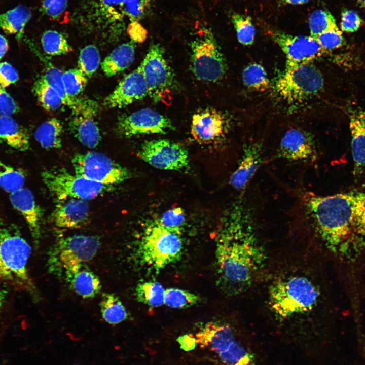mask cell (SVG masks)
Wrapping results in <instances>:
<instances>
[{
    "instance_id": "1",
    "label": "cell",
    "mask_w": 365,
    "mask_h": 365,
    "mask_svg": "<svg viewBox=\"0 0 365 365\" xmlns=\"http://www.w3.org/2000/svg\"><path fill=\"white\" fill-rule=\"evenodd\" d=\"M303 203L327 249L345 262L365 251V190L327 196L303 194Z\"/></svg>"
},
{
    "instance_id": "2",
    "label": "cell",
    "mask_w": 365,
    "mask_h": 365,
    "mask_svg": "<svg viewBox=\"0 0 365 365\" xmlns=\"http://www.w3.org/2000/svg\"><path fill=\"white\" fill-rule=\"evenodd\" d=\"M242 200L235 205L227 218L215 250L219 283L230 295L245 290L265 260L250 212Z\"/></svg>"
},
{
    "instance_id": "3",
    "label": "cell",
    "mask_w": 365,
    "mask_h": 365,
    "mask_svg": "<svg viewBox=\"0 0 365 365\" xmlns=\"http://www.w3.org/2000/svg\"><path fill=\"white\" fill-rule=\"evenodd\" d=\"M31 252L18 227L0 220V282L38 302L40 295L28 268Z\"/></svg>"
},
{
    "instance_id": "4",
    "label": "cell",
    "mask_w": 365,
    "mask_h": 365,
    "mask_svg": "<svg viewBox=\"0 0 365 365\" xmlns=\"http://www.w3.org/2000/svg\"><path fill=\"white\" fill-rule=\"evenodd\" d=\"M268 296L272 312L285 319L311 310L318 301L319 291L308 278L293 276L272 283Z\"/></svg>"
},
{
    "instance_id": "5",
    "label": "cell",
    "mask_w": 365,
    "mask_h": 365,
    "mask_svg": "<svg viewBox=\"0 0 365 365\" xmlns=\"http://www.w3.org/2000/svg\"><path fill=\"white\" fill-rule=\"evenodd\" d=\"M195 337L197 345L215 353L225 365H255L253 355L236 340L228 324L207 322Z\"/></svg>"
},
{
    "instance_id": "6",
    "label": "cell",
    "mask_w": 365,
    "mask_h": 365,
    "mask_svg": "<svg viewBox=\"0 0 365 365\" xmlns=\"http://www.w3.org/2000/svg\"><path fill=\"white\" fill-rule=\"evenodd\" d=\"M180 233L165 228L158 221L149 227L139 246L143 263L158 272L177 260L182 248Z\"/></svg>"
},
{
    "instance_id": "7",
    "label": "cell",
    "mask_w": 365,
    "mask_h": 365,
    "mask_svg": "<svg viewBox=\"0 0 365 365\" xmlns=\"http://www.w3.org/2000/svg\"><path fill=\"white\" fill-rule=\"evenodd\" d=\"M100 245L97 236L74 235L60 238L49 253V272L63 275L67 270L91 260Z\"/></svg>"
},
{
    "instance_id": "8",
    "label": "cell",
    "mask_w": 365,
    "mask_h": 365,
    "mask_svg": "<svg viewBox=\"0 0 365 365\" xmlns=\"http://www.w3.org/2000/svg\"><path fill=\"white\" fill-rule=\"evenodd\" d=\"M191 48V69L196 78L206 82L223 79L227 64L213 34L203 29L193 40Z\"/></svg>"
},
{
    "instance_id": "9",
    "label": "cell",
    "mask_w": 365,
    "mask_h": 365,
    "mask_svg": "<svg viewBox=\"0 0 365 365\" xmlns=\"http://www.w3.org/2000/svg\"><path fill=\"white\" fill-rule=\"evenodd\" d=\"M320 71L312 63L286 67L278 78L275 89L278 95L288 102H300L319 93L323 88Z\"/></svg>"
},
{
    "instance_id": "10",
    "label": "cell",
    "mask_w": 365,
    "mask_h": 365,
    "mask_svg": "<svg viewBox=\"0 0 365 365\" xmlns=\"http://www.w3.org/2000/svg\"><path fill=\"white\" fill-rule=\"evenodd\" d=\"M164 53L159 44H151L140 66L150 98L156 103L169 105L172 98L174 77Z\"/></svg>"
},
{
    "instance_id": "11",
    "label": "cell",
    "mask_w": 365,
    "mask_h": 365,
    "mask_svg": "<svg viewBox=\"0 0 365 365\" xmlns=\"http://www.w3.org/2000/svg\"><path fill=\"white\" fill-rule=\"evenodd\" d=\"M41 175L57 201L69 198L92 199L110 191L113 187L73 174L64 169L45 170Z\"/></svg>"
},
{
    "instance_id": "12",
    "label": "cell",
    "mask_w": 365,
    "mask_h": 365,
    "mask_svg": "<svg viewBox=\"0 0 365 365\" xmlns=\"http://www.w3.org/2000/svg\"><path fill=\"white\" fill-rule=\"evenodd\" d=\"M75 173L95 182L112 186L131 176L130 171L102 153H76L71 159Z\"/></svg>"
},
{
    "instance_id": "13",
    "label": "cell",
    "mask_w": 365,
    "mask_h": 365,
    "mask_svg": "<svg viewBox=\"0 0 365 365\" xmlns=\"http://www.w3.org/2000/svg\"><path fill=\"white\" fill-rule=\"evenodd\" d=\"M138 156L151 166L160 170H180L189 166V155L181 144L167 139L147 141Z\"/></svg>"
},
{
    "instance_id": "14",
    "label": "cell",
    "mask_w": 365,
    "mask_h": 365,
    "mask_svg": "<svg viewBox=\"0 0 365 365\" xmlns=\"http://www.w3.org/2000/svg\"><path fill=\"white\" fill-rule=\"evenodd\" d=\"M269 33L285 55L286 67L312 63L327 52L310 35H293L277 30H271Z\"/></svg>"
},
{
    "instance_id": "15",
    "label": "cell",
    "mask_w": 365,
    "mask_h": 365,
    "mask_svg": "<svg viewBox=\"0 0 365 365\" xmlns=\"http://www.w3.org/2000/svg\"><path fill=\"white\" fill-rule=\"evenodd\" d=\"M120 134L125 137L139 134H165L174 129L170 120L151 108H143L120 118Z\"/></svg>"
},
{
    "instance_id": "16",
    "label": "cell",
    "mask_w": 365,
    "mask_h": 365,
    "mask_svg": "<svg viewBox=\"0 0 365 365\" xmlns=\"http://www.w3.org/2000/svg\"><path fill=\"white\" fill-rule=\"evenodd\" d=\"M97 110L94 102L78 99L69 123L74 136L83 145L90 149L97 147L101 140L99 128L94 118Z\"/></svg>"
},
{
    "instance_id": "17",
    "label": "cell",
    "mask_w": 365,
    "mask_h": 365,
    "mask_svg": "<svg viewBox=\"0 0 365 365\" xmlns=\"http://www.w3.org/2000/svg\"><path fill=\"white\" fill-rule=\"evenodd\" d=\"M277 156L290 161H314L317 152L313 138L304 130L290 129L281 139Z\"/></svg>"
},
{
    "instance_id": "18",
    "label": "cell",
    "mask_w": 365,
    "mask_h": 365,
    "mask_svg": "<svg viewBox=\"0 0 365 365\" xmlns=\"http://www.w3.org/2000/svg\"><path fill=\"white\" fill-rule=\"evenodd\" d=\"M226 125V120L222 114L214 109L207 108L193 115L191 134L199 144H213L224 137Z\"/></svg>"
},
{
    "instance_id": "19",
    "label": "cell",
    "mask_w": 365,
    "mask_h": 365,
    "mask_svg": "<svg viewBox=\"0 0 365 365\" xmlns=\"http://www.w3.org/2000/svg\"><path fill=\"white\" fill-rule=\"evenodd\" d=\"M148 95L147 86L140 66L126 76L104 100L108 108H121Z\"/></svg>"
},
{
    "instance_id": "20",
    "label": "cell",
    "mask_w": 365,
    "mask_h": 365,
    "mask_svg": "<svg viewBox=\"0 0 365 365\" xmlns=\"http://www.w3.org/2000/svg\"><path fill=\"white\" fill-rule=\"evenodd\" d=\"M151 0H99L97 12L108 23L119 22L125 17L138 21L147 12Z\"/></svg>"
},
{
    "instance_id": "21",
    "label": "cell",
    "mask_w": 365,
    "mask_h": 365,
    "mask_svg": "<svg viewBox=\"0 0 365 365\" xmlns=\"http://www.w3.org/2000/svg\"><path fill=\"white\" fill-rule=\"evenodd\" d=\"M9 200L15 209L24 218L34 244L39 245L41 235L42 212L31 191L27 188L9 194Z\"/></svg>"
},
{
    "instance_id": "22",
    "label": "cell",
    "mask_w": 365,
    "mask_h": 365,
    "mask_svg": "<svg viewBox=\"0 0 365 365\" xmlns=\"http://www.w3.org/2000/svg\"><path fill=\"white\" fill-rule=\"evenodd\" d=\"M89 206L87 200L69 198L58 201L51 215L57 227L74 229L81 228L89 221Z\"/></svg>"
},
{
    "instance_id": "23",
    "label": "cell",
    "mask_w": 365,
    "mask_h": 365,
    "mask_svg": "<svg viewBox=\"0 0 365 365\" xmlns=\"http://www.w3.org/2000/svg\"><path fill=\"white\" fill-rule=\"evenodd\" d=\"M353 173L359 174L365 167V111L359 107L348 108Z\"/></svg>"
},
{
    "instance_id": "24",
    "label": "cell",
    "mask_w": 365,
    "mask_h": 365,
    "mask_svg": "<svg viewBox=\"0 0 365 365\" xmlns=\"http://www.w3.org/2000/svg\"><path fill=\"white\" fill-rule=\"evenodd\" d=\"M262 145L250 142L244 147L239 164L229 179V183L236 190L245 189L262 163Z\"/></svg>"
},
{
    "instance_id": "25",
    "label": "cell",
    "mask_w": 365,
    "mask_h": 365,
    "mask_svg": "<svg viewBox=\"0 0 365 365\" xmlns=\"http://www.w3.org/2000/svg\"><path fill=\"white\" fill-rule=\"evenodd\" d=\"M63 275L72 290L84 298H93L101 289L99 278L84 263L66 270Z\"/></svg>"
},
{
    "instance_id": "26",
    "label": "cell",
    "mask_w": 365,
    "mask_h": 365,
    "mask_svg": "<svg viewBox=\"0 0 365 365\" xmlns=\"http://www.w3.org/2000/svg\"><path fill=\"white\" fill-rule=\"evenodd\" d=\"M0 144L26 151L30 146L29 134L11 116H0Z\"/></svg>"
},
{
    "instance_id": "27",
    "label": "cell",
    "mask_w": 365,
    "mask_h": 365,
    "mask_svg": "<svg viewBox=\"0 0 365 365\" xmlns=\"http://www.w3.org/2000/svg\"><path fill=\"white\" fill-rule=\"evenodd\" d=\"M135 46L132 42L120 44L109 54L101 63V68L107 77L123 71L133 63Z\"/></svg>"
},
{
    "instance_id": "28",
    "label": "cell",
    "mask_w": 365,
    "mask_h": 365,
    "mask_svg": "<svg viewBox=\"0 0 365 365\" xmlns=\"http://www.w3.org/2000/svg\"><path fill=\"white\" fill-rule=\"evenodd\" d=\"M31 17L30 9L19 5L0 14V28L7 34L16 35L17 39L20 40L23 36L24 28Z\"/></svg>"
},
{
    "instance_id": "29",
    "label": "cell",
    "mask_w": 365,
    "mask_h": 365,
    "mask_svg": "<svg viewBox=\"0 0 365 365\" xmlns=\"http://www.w3.org/2000/svg\"><path fill=\"white\" fill-rule=\"evenodd\" d=\"M62 125L57 119L52 118L40 125L34 133V137L44 149H57L61 147Z\"/></svg>"
},
{
    "instance_id": "30",
    "label": "cell",
    "mask_w": 365,
    "mask_h": 365,
    "mask_svg": "<svg viewBox=\"0 0 365 365\" xmlns=\"http://www.w3.org/2000/svg\"><path fill=\"white\" fill-rule=\"evenodd\" d=\"M100 307L102 318L110 324L120 323L129 316L121 300L113 294H102Z\"/></svg>"
},
{
    "instance_id": "31",
    "label": "cell",
    "mask_w": 365,
    "mask_h": 365,
    "mask_svg": "<svg viewBox=\"0 0 365 365\" xmlns=\"http://www.w3.org/2000/svg\"><path fill=\"white\" fill-rule=\"evenodd\" d=\"M165 289L156 281H147L139 283L135 295L137 300L151 307H158L164 304Z\"/></svg>"
},
{
    "instance_id": "32",
    "label": "cell",
    "mask_w": 365,
    "mask_h": 365,
    "mask_svg": "<svg viewBox=\"0 0 365 365\" xmlns=\"http://www.w3.org/2000/svg\"><path fill=\"white\" fill-rule=\"evenodd\" d=\"M242 78L245 86L255 91H265L271 86L265 69L257 63L247 66L243 70Z\"/></svg>"
},
{
    "instance_id": "33",
    "label": "cell",
    "mask_w": 365,
    "mask_h": 365,
    "mask_svg": "<svg viewBox=\"0 0 365 365\" xmlns=\"http://www.w3.org/2000/svg\"><path fill=\"white\" fill-rule=\"evenodd\" d=\"M33 91L40 104L48 111L57 110L63 104L58 94L42 77L34 83Z\"/></svg>"
},
{
    "instance_id": "34",
    "label": "cell",
    "mask_w": 365,
    "mask_h": 365,
    "mask_svg": "<svg viewBox=\"0 0 365 365\" xmlns=\"http://www.w3.org/2000/svg\"><path fill=\"white\" fill-rule=\"evenodd\" d=\"M41 41L43 50L49 55L66 54L72 51L65 36L56 30L46 31L42 34Z\"/></svg>"
},
{
    "instance_id": "35",
    "label": "cell",
    "mask_w": 365,
    "mask_h": 365,
    "mask_svg": "<svg viewBox=\"0 0 365 365\" xmlns=\"http://www.w3.org/2000/svg\"><path fill=\"white\" fill-rule=\"evenodd\" d=\"M26 179L24 171L0 160V187L9 194L23 187Z\"/></svg>"
},
{
    "instance_id": "36",
    "label": "cell",
    "mask_w": 365,
    "mask_h": 365,
    "mask_svg": "<svg viewBox=\"0 0 365 365\" xmlns=\"http://www.w3.org/2000/svg\"><path fill=\"white\" fill-rule=\"evenodd\" d=\"M62 74L59 68L49 64L46 67L45 73L42 77L57 92L63 104L73 111L76 108L78 99L71 98L67 94L62 80Z\"/></svg>"
},
{
    "instance_id": "37",
    "label": "cell",
    "mask_w": 365,
    "mask_h": 365,
    "mask_svg": "<svg viewBox=\"0 0 365 365\" xmlns=\"http://www.w3.org/2000/svg\"><path fill=\"white\" fill-rule=\"evenodd\" d=\"M231 22L235 28L238 42L243 45H252L255 39L256 29L249 16L233 13Z\"/></svg>"
},
{
    "instance_id": "38",
    "label": "cell",
    "mask_w": 365,
    "mask_h": 365,
    "mask_svg": "<svg viewBox=\"0 0 365 365\" xmlns=\"http://www.w3.org/2000/svg\"><path fill=\"white\" fill-rule=\"evenodd\" d=\"M308 22L310 36L313 38L327 30L338 29L334 16L323 9L313 11L310 15Z\"/></svg>"
},
{
    "instance_id": "39",
    "label": "cell",
    "mask_w": 365,
    "mask_h": 365,
    "mask_svg": "<svg viewBox=\"0 0 365 365\" xmlns=\"http://www.w3.org/2000/svg\"><path fill=\"white\" fill-rule=\"evenodd\" d=\"M199 298L188 291L170 288L165 290L164 304L172 308H187L197 303Z\"/></svg>"
},
{
    "instance_id": "40",
    "label": "cell",
    "mask_w": 365,
    "mask_h": 365,
    "mask_svg": "<svg viewBox=\"0 0 365 365\" xmlns=\"http://www.w3.org/2000/svg\"><path fill=\"white\" fill-rule=\"evenodd\" d=\"M100 62V54L95 45H87L81 50L78 62V68L87 77H91L96 71Z\"/></svg>"
},
{
    "instance_id": "41",
    "label": "cell",
    "mask_w": 365,
    "mask_h": 365,
    "mask_svg": "<svg viewBox=\"0 0 365 365\" xmlns=\"http://www.w3.org/2000/svg\"><path fill=\"white\" fill-rule=\"evenodd\" d=\"M62 80L67 94L73 98L84 90L87 82V77L79 68L63 72Z\"/></svg>"
},
{
    "instance_id": "42",
    "label": "cell",
    "mask_w": 365,
    "mask_h": 365,
    "mask_svg": "<svg viewBox=\"0 0 365 365\" xmlns=\"http://www.w3.org/2000/svg\"><path fill=\"white\" fill-rule=\"evenodd\" d=\"M69 0H43V12L51 19L60 23L65 22Z\"/></svg>"
},
{
    "instance_id": "43",
    "label": "cell",
    "mask_w": 365,
    "mask_h": 365,
    "mask_svg": "<svg viewBox=\"0 0 365 365\" xmlns=\"http://www.w3.org/2000/svg\"><path fill=\"white\" fill-rule=\"evenodd\" d=\"M185 220V215L182 209L176 207L165 212L158 222L168 229L181 233Z\"/></svg>"
},
{
    "instance_id": "44",
    "label": "cell",
    "mask_w": 365,
    "mask_h": 365,
    "mask_svg": "<svg viewBox=\"0 0 365 365\" xmlns=\"http://www.w3.org/2000/svg\"><path fill=\"white\" fill-rule=\"evenodd\" d=\"M314 38L327 52L342 47L344 43L342 32L339 28L327 30Z\"/></svg>"
},
{
    "instance_id": "45",
    "label": "cell",
    "mask_w": 365,
    "mask_h": 365,
    "mask_svg": "<svg viewBox=\"0 0 365 365\" xmlns=\"http://www.w3.org/2000/svg\"><path fill=\"white\" fill-rule=\"evenodd\" d=\"M362 20L354 11L344 10L341 14V29L346 32H354L360 27Z\"/></svg>"
},
{
    "instance_id": "46",
    "label": "cell",
    "mask_w": 365,
    "mask_h": 365,
    "mask_svg": "<svg viewBox=\"0 0 365 365\" xmlns=\"http://www.w3.org/2000/svg\"><path fill=\"white\" fill-rule=\"evenodd\" d=\"M19 110L14 99L0 85V116H11Z\"/></svg>"
},
{
    "instance_id": "47",
    "label": "cell",
    "mask_w": 365,
    "mask_h": 365,
    "mask_svg": "<svg viewBox=\"0 0 365 365\" xmlns=\"http://www.w3.org/2000/svg\"><path fill=\"white\" fill-rule=\"evenodd\" d=\"M19 79L15 68L7 62H0V85L3 88L16 83Z\"/></svg>"
},
{
    "instance_id": "48",
    "label": "cell",
    "mask_w": 365,
    "mask_h": 365,
    "mask_svg": "<svg viewBox=\"0 0 365 365\" xmlns=\"http://www.w3.org/2000/svg\"><path fill=\"white\" fill-rule=\"evenodd\" d=\"M127 33L132 41L136 43H142L147 38V29L138 22L131 21L128 24Z\"/></svg>"
},
{
    "instance_id": "49",
    "label": "cell",
    "mask_w": 365,
    "mask_h": 365,
    "mask_svg": "<svg viewBox=\"0 0 365 365\" xmlns=\"http://www.w3.org/2000/svg\"><path fill=\"white\" fill-rule=\"evenodd\" d=\"M176 340L180 345V348L185 351L193 350L197 345L195 336L191 334L180 336Z\"/></svg>"
},
{
    "instance_id": "50",
    "label": "cell",
    "mask_w": 365,
    "mask_h": 365,
    "mask_svg": "<svg viewBox=\"0 0 365 365\" xmlns=\"http://www.w3.org/2000/svg\"><path fill=\"white\" fill-rule=\"evenodd\" d=\"M9 48L7 40L2 35L0 34V60L3 57Z\"/></svg>"
},
{
    "instance_id": "51",
    "label": "cell",
    "mask_w": 365,
    "mask_h": 365,
    "mask_svg": "<svg viewBox=\"0 0 365 365\" xmlns=\"http://www.w3.org/2000/svg\"><path fill=\"white\" fill-rule=\"evenodd\" d=\"M279 3L287 5H302L305 4L311 0H277Z\"/></svg>"
},
{
    "instance_id": "52",
    "label": "cell",
    "mask_w": 365,
    "mask_h": 365,
    "mask_svg": "<svg viewBox=\"0 0 365 365\" xmlns=\"http://www.w3.org/2000/svg\"><path fill=\"white\" fill-rule=\"evenodd\" d=\"M7 293V292L5 289L0 288V311L4 305Z\"/></svg>"
},
{
    "instance_id": "53",
    "label": "cell",
    "mask_w": 365,
    "mask_h": 365,
    "mask_svg": "<svg viewBox=\"0 0 365 365\" xmlns=\"http://www.w3.org/2000/svg\"><path fill=\"white\" fill-rule=\"evenodd\" d=\"M356 2L359 4L361 7L365 9V0H355Z\"/></svg>"
}]
</instances>
